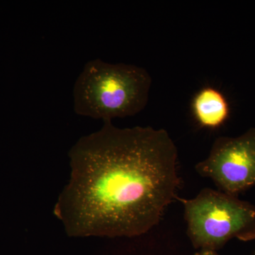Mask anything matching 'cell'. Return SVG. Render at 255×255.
Segmentation results:
<instances>
[{
  "instance_id": "obj_1",
  "label": "cell",
  "mask_w": 255,
  "mask_h": 255,
  "mask_svg": "<svg viewBox=\"0 0 255 255\" xmlns=\"http://www.w3.org/2000/svg\"><path fill=\"white\" fill-rule=\"evenodd\" d=\"M68 156L70 179L53 214L70 237L141 236L177 199L178 151L164 129L104 122Z\"/></svg>"
},
{
  "instance_id": "obj_2",
  "label": "cell",
  "mask_w": 255,
  "mask_h": 255,
  "mask_svg": "<svg viewBox=\"0 0 255 255\" xmlns=\"http://www.w3.org/2000/svg\"><path fill=\"white\" fill-rule=\"evenodd\" d=\"M151 84L150 74L141 67L90 60L74 85V111L103 122L132 117L147 106Z\"/></svg>"
},
{
  "instance_id": "obj_3",
  "label": "cell",
  "mask_w": 255,
  "mask_h": 255,
  "mask_svg": "<svg viewBox=\"0 0 255 255\" xmlns=\"http://www.w3.org/2000/svg\"><path fill=\"white\" fill-rule=\"evenodd\" d=\"M184 208L187 235L196 249L217 251L233 238L255 239V206L237 196L205 188Z\"/></svg>"
},
{
  "instance_id": "obj_4",
  "label": "cell",
  "mask_w": 255,
  "mask_h": 255,
  "mask_svg": "<svg viewBox=\"0 0 255 255\" xmlns=\"http://www.w3.org/2000/svg\"><path fill=\"white\" fill-rule=\"evenodd\" d=\"M195 169L229 195L238 197L255 187V128L238 137L216 138L209 156Z\"/></svg>"
},
{
  "instance_id": "obj_5",
  "label": "cell",
  "mask_w": 255,
  "mask_h": 255,
  "mask_svg": "<svg viewBox=\"0 0 255 255\" xmlns=\"http://www.w3.org/2000/svg\"><path fill=\"white\" fill-rule=\"evenodd\" d=\"M191 112L201 127L216 129L227 122L231 108L227 98L215 87L201 88L193 97Z\"/></svg>"
},
{
  "instance_id": "obj_6",
  "label": "cell",
  "mask_w": 255,
  "mask_h": 255,
  "mask_svg": "<svg viewBox=\"0 0 255 255\" xmlns=\"http://www.w3.org/2000/svg\"><path fill=\"white\" fill-rule=\"evenodd\" d=\"M195 255H219L216 251H208V250H201L196 253Z\"/></svg>"
},
{
  "instance_id": "obj_7",
  "label": "cell",
  "mask_w": 255,
  "mask_h": 255,
  "mask_svg": "<svg viewBox=\"0 0 255 255\" xmlns=\"http://www.w3.org/2000/svg\"><path fill=\"white\" fill-rule=\"evenodd\" d=\"M254 255H255V254H254Z\"/></svg>"
}]
</instances>
